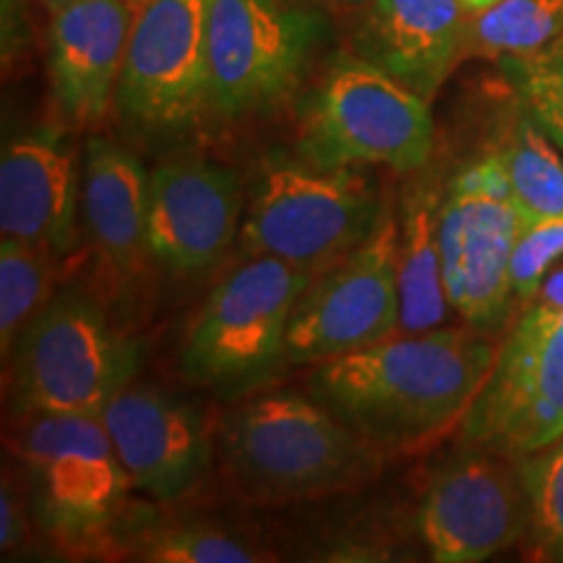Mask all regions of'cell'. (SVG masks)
<instances>
[{
    "instance_id": "obj_2",
    "label": "cell",
    "mask_w": 563,
    "mask_h": 563,
    "mask_svg": "<svg viewBox=\"0 0 563 563\" xmlns=\"http://www.w3.org/2000/svg\"><path fill=\"white\" fill-rule=\"evenodd\" d=\"M222 467L258 504L332 496L371 481L384 456L308 394H258L220 428Z\"/></svg>"
},
{
    "instance_id": "obj_15",
    "label": "cell",
    "mask_w": 563,
    "mask_h": 563,
    "mask_svg": "<svg viewBox=\"0 0 563 563\" xmlns=\"http://www.w3.org/2000/svg\"><path fill=\"white\" fill-rule=\"evenodd\" d=\"M522 220L509 196L454 175L441 207V266L449 302L464 323L498 332L511 311V256Z\"/></svg>"
},
{
    "instance_id": "obj_11",
    "label": "cell",
    "mask_w": 563,
    "mask_h": 563,
    "mask_svg": "<svg viewBox=\"0 0 563 563\" xmlns=\"http://www.w3.org/2000/svg\"><path fill=\"white\" fill-rule=\"evenodd\" d=\"M563 435V321L532 302L460 426V446L525 460Z\"/></svg>"
},
{
    "instance_id": "obj_1",
    "label": "cell",
    "mask_w": 563,
    "mask_h": 563,
    "mask_svg": "<svg viewBox=\"0 0 563 563\" xmlns=\"http://www.w3.org/2000/svg\"><path fill=\"white\" fill-rule=\"evenodd\" d=\"M498 350L475 327L394 334L319 363L308 394L384 460L415 454L462 426Z\"/></svg>"
},
{
    "instance_id": "obj_21",
    "label": "cell",
    "mask_w": 563,
    "mask_h": 563,
    "mask_svg": "<svg viewBox=\"0 0 563 563\" xmlns=\"http://www.w3.org/2000/svg\"><path fill=\"white\" fill-rule=\"evenodd\" d=\"M496 150L501 152L506 170H509L511 201L522 224L551 214H563L561 146L527 110L517 91L511 97L501 141L496 144Z\"/></svg>"
},
{
    "instance_id": "obj_29",
    "label": "cell",
    "mask_w": 563,
    "mask_h": 563,
    "mask_svg": "<svg viewBox=\"0 0 563 563\" xmlns=\"http://www.w3.org/2000/svg\"><path fill=\"white\" fill-rule=\"evenodd\" d=\"M30 42V16L24 0H3V66L9 70Z\"/></svg>"
},
{
    "instance_id": "obj_32",
    "label": "cell",
    "mask_w": 563,
    "mask_h": 563,
    "mask_svg": "<svg viewBox=\"0 0 563 563\" xmlns=\"http://www.w3.org/2000/svg\"><path fill=\"white\" fill-rule=\"evenodd\" d=\"M460 3L464 5V9H467L470 13H481V11H485V9H490L493 3H498V0H460Z\"/></svg>"
},
{
    "instance_id": "obj_6",
    "label": "cell",
    "mask_w": 563,
    "mask_h": 563,
    "mask_svg": "<svg viewBox=\"0 0 563 563\" xmlns=\"http://www.w3.org/2000/svg\"><path fill=\"white\" fill-rule=\"evenodd\" d=\"M298 136V154L321 167L410 175L435 152L431 102L352 51L329 63L308 97Z\"/></svg>"
},
{
    "instance_id": "obj_10",
    "label": "cell",
    "mask_w": 563,
    "mask_h": 563,
    "mask_svg": "<svg viewBox=\"0 0 563 563\" xmlns=\"http://www.w3.org/2000/svg\"><path fill=\"white\" fill-rule=\"evenodd\" d=\"M399 334V220L394 201L371 238L313 272L287 332V365L327 363Z\"/></svg>"
},
{
    "instance_id": "obj_33",
    "label": "cell",
    "mask_w": 563,
    "mask_h": 563,
    "mask_svg": "<svg viewBox=\"0 0 563 563\" xmlns=\"http://www.w3.org/2000/svg\"><path fill=\"white\" fill-rule=\"evenodd\" d=\"M40 3L45 5V11H47V13H58V11L66 9V5L76 3V0H40Z\"/></svg>"
},
{
    "instance_id": "obj_18",
    "label": "cell",
    "mask_w": 563,
    "mask_h": 563,
    "mask_svg": "<svg viewBox=\"0 0 563 563\" xmlns=\"http://www.w3.org/2000/svg\"><path fill=\"white\" fill-rule=\"evenodd\" d=\"M470 16L460 0H371L350 51L431 102L464 63Z\"/></svg>"
},
{
    "instance_id": "obj_12",
    "label": "cell",
    "mask_w": 563,
    "mask_h": 563,
    "mask_svg": "<svg viewBox=\"0 0 563 563\" xmlns=\"http://www.w3.org/2000/svg\"><path fill=\"white\" fill-rule=\"evenodd\" d=\"M415 525L439 563H481L509 551L530 534L522 460L460 446L428 477Z\"/></svg>"
},
{
    "instance_id": "obj_20",
    "label": "cell",
    "mask_w": 563,
    "mask_h": 563,
    "mask_svg": "<svg viewBox=\"0 0 563 563\" xmlns=\"http://www.w3.org/2000/svg\"><path fill=\"white\" fill-rule=\"evenodd\" d=\"M428 167V165H426ZM422 170L402 188L399 220V334H422L446 327L454 311L443 285L441 207L446 188L439 175Z\"/></svg>"
},
{
    "instance_id": "obj_8",
    "label": "cell",
    "mask_w": 563,
    "mask_h": 563,
    "mask_svg": "<svg viewBox=\"0 0 563 563\" xmlns=\"http://www.w3.org/2000/svg\"><path fill=\"white\" fill-rule=\"evenodd\" d=\"M329 30V13L302 0H211V121L238 123L285 104Z\"/></svg>"
},
{
    "instance_id": "obj_28",
    "label": "cell",
    "mask_w": 563,
    "mask_h": 563,
    "mask_svg": "<svg viewBox=\"0 0 563 563\" xmlns=\"http://www.w3.org/2000/svg\"><path fill=\"white\" fill-rule=\"evenodd\" d=\"M26 534H30V517H26L24 504H21L19 493L11 488L9 481H3V493H0V551H19Z\"/></svg>"
},
{
    "instance_id": "obj_23",
    "label": "cell",
    "mask_w": 563,
    "mask_h": 563,
    "mask_svg": "<svg viewBox=\"0 0 563 563\" xmlns=\"http://www.w3.org/2000/svg\"><path fill=\"white\" fill-rule=\"evenodd\" d=\"M58 253L0 238V355L9 363L24 327L53 300Z\"/></svg>"
},
{
    "instance_id": "obj_4",
    "label": "cell",
    "mask_w": 563,
    "mask_h": 563,
    "mask_svg": "<svg viewBox=\"0 0 563 563\" xmlns=\"http://www.w3.org/2000/svg\"><path fill=\"white\" fill-rule=\"evenodd\" d=\"M144 347L81 292L53 295L11 350L13 410L30 415H102L136 382Z\"/></svg>"
},
{
    "instance_id": "obj_31",
    "label": "cell",
    "mask_w": 563,
    "mask_h": 563,
    "mask_svg": "<svg viewBox=\"0 0 563 563\" xmlns=\"http://www.w3.org/2000/svg\"><path fill=\"white\" fill-rule=\"evenodd\" d=\"M302 3L313 5V9L334 16V13H361L371 0H302Z\"/></svg>"
},
{
    "instance_id": "obj_7",
    "label": "cell",
    "mask_w": 563,
    "mask_h": 563,
    "mask_svg": "<svg viewBox=\"0 0 563 563\" xmlns=\"http://www.w3.org/2000/svg\"><path fill=\"white\" fill-rule=\"evenodd\" d=\"M313 272L249 256L217 282L183 342V373L220 397L269 384L287 365V332Z\"/></svg>"
},
{
    "instance_id": "obj_9",
    "label": "cell",
    "mask_w": 563,
    "mask_h": 563,
    "mask_svg": "<svg viewBox=\"0 0 563 563\" xmlns=\"http://www.w3.org/2000/svg\"><path fill=\"white\" fill-rule=\"evenodd\" d=\"M211 0H146L133 21L115 110L133 133L175 139L209 118Z\"/></svg>"
},
{
    "instance_id": "obj_13",
    "label": "cell",
    "mask_w": 563,
    "mask_h": 563,
    "mask_svg": "<svg viewBox=\"0 0 563 563\" xmlns=\"http://www.w3.org/2000/svg\"><path fill=\"white\" fill-rule=\"evenodd\" d=\"M241 180L196 152L170 154L150 173V262L175 277L214 269L241 230Z\"/></svg>"
},
{
    "instance_id": "obj_22",
    "label": "cell",
    "mask_w": 563,
    "mask_h": 563,
    "mask_svg": "<svg viewBox=\"0 0 563 563\" xmlns=\"http://www.w3.org/2000/svg\"><path fill=\"white\" fill-rule=\"evenodd\" d=\"M563 34V0H498L470 16L464 60H504Z\"/></svg>"
},
{
    "instance_id": "obj_3",
    "label": "cell",
    "mask_w": 563,
    "mask_h": 563,
    "mask_svg": "<svg viewBox=\"0 0 563 563\" xmlns=\"http://www.w3.org/2000/svg\"><path fill=\"white\" fill-rule=\"evenodd\" d=\"M386 201L368 167H321L272 152L253 173L241 253L319 272L371 238Z\"/></svg>"
},
{
    "instance_id": "obj_17",
    "label": "cell",
    "mask_w": 563,
    "mask_h": 563,
    "mask_svg": "<svg viewBox=\"0 0 563 563\" xmlns=\"http://www.w3.org/2000/svg\"><path fill=\"white\" fill-rule=\"evenodd\" d=\"M136 11L125 0H76L47 24V70L70 129H95L115 104Z\"/></svg>"
},
{
    "instance_id": "obj_24",
    "label": "cell",
    "mask_w": 563,
    "mask_h": 563,
    "mask_svg": "<svg viewBox=\"0 0 563 563\" xmlns=\"http://www.w3.org/2000/svg\"><path fill=\"white\" fill-rule=\"evenodd\" d=\"M496 66L563 152V34L538 51L504 58Z\"/></svg>"
},
{
    "instance_id": "obj_19",
    "label": "cell",
    "mask_w": 563,
    "mask_h": 563,
    "mask_svg": "<svg viewBox=\"0 0 563 563\" xmlns=\"http://www.w3.org/2000/svg\"><path fill=\"white\" fill-rule=\"evenodd\" d=\"M81 211L89 241L112 274L133 277L146 258L150 173L125 146L91 136L81 159Z\"/></svg>"
},
{
    "instance_id": "obj_5",
    "label": "cell",
    "mask_w": 563,
    "mask_h": 563,
    "mask_svg": "<svg viewBox=\"0 0 563 563\" xmlns=\"http://www.w3.org/2000/svg\"><path fill=\"white\" fill-rule=\"evenodd\" d=\"M13 446L42 532L70 553L108 543L133 483L100 415H30Z\"/></svg>"
},
{
    "instance_id": "obj_14",
    "label": "cell",
    "mask_w": 563,
    "mask_h": 563,
    "mask_svg": "<svg viewBox=\"0 0 563 563\" xmlns=\"http://www.w3.org/2000/svg\"><path fill=\"white\" fill-rule=\"evenodd\" d=\"M102 422L133 488L170 504L207 481L214 439L199 407L152 384L131 382L104 405Z\"/></svg>"
},
{
    "instance_id": "obj_16",
    "label": "cell",
    "mask_w": 563,
    "mask_h": 563,
    "mask_svg": "<svg viewBox=\"0 0 563 563\" xmlns=\"http://www.w3.org/2000/svg\"><path fill=\"white\" fill-rule=\"evenodd\" d=\"M81 201L79 154L58 125H34L0 154V238L58 256L74 249Z\"/></svg>"
},
{
    "instance_id": "obj_30",
    "label": "cell",
    "mask_w": 563,
    "mask_h": 563,
    "mask_svg": "<svg viewBox=\"0 0 563 563\" xmlns=\"http://www.w3.org/2000/svg\"><path fill=\"white\" fill-rule=\"evenodd\" d=\"M532 302L545 308H563V258L545 274L543 285H540V290L532 298Z\"/></svg>"
},
{
    "instance_id": "obj_34",
    "label": "cell",
    "mask_w": 563,
    "mask_h": 563,
    "mask_svg": "<svg viewBox=\"0 0 563 563\" xmlns=\"http://www.w3.org/2000/svg\"><path fill=\"white\" fill-rule=\"evenodd\" d=\"M125 3H131V5H133V9H141V5H144V3H146V0H125Z\"/></svg>"
},
{
    "instance_id": "obj_26",
    "label": "cell",
    "mask_w": 563,
    "mask_h": 563,
    "mask_svg": "<svg viewBox=\"0 0 563 563\" xmlns=\"http://www.w3.org/2000/svg\"><path fill=\"white\" fill-rule=\"evenodd\" d=\"M530 534L545 559L563 561V435L522 460Z\"/></svg>"
},
{
    "instance_id": "obj_27",
    "label": "cell",
    "mask_w": 563,
    "mask_h": 563,
    "mask_svg": "<svg viewBox=\"0 0 563 563\" xmlns=\"http://www.w3.org/2000/svg\"><path fill=\"white\" fill-rule=\"evenodd\" d=\"M563 258V214L522 224L511 256L514 298L532 300L545 274Z\"/></svg>"
},
{
    "instance_id": "obj_25",
    "label": "cell",
    "mask_w": 563,
    "mask_h": 563,
    "mask_svg": "<svg viewBox=\"0 0 563 563\" xmlns=\"http://www.w3.org/2000/svg\"><path fill=\"white\" fill-rule=\"evenodd\" d=\"M139 561L154 563H256L266 561L264 553L235 538L222 527L211 525H170L146 532L133 545Z\"/></svg>"
}]
</instances>
